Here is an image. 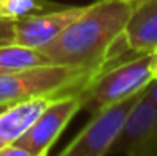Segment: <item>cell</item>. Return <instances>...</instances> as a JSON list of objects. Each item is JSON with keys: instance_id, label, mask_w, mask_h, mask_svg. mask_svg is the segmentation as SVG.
Wrapping results in <instances>:
<instances>
[{"instance_id": "6da1fadb", "label": "cell", "mask_w": 157, "mask_h": 156, "mask_svg": "<svg viewBox=\"0 0 157 156\" xmlns=\"http://www.w3.org/2000/svg\"><path fill=\"white\" fill-rule=\"evenodd\" d=\"M137 0H97L42 52L50 64L70 66L95 77L121 61V39Z\"/></svg>"}, {"instance_id": "7a4b0ae2", "label": "cell", "mask_w": 157, "mask_h": 156, "mask_svg": "<svg viewBox=\"0 0 157 156\" xmlns=\"http://www.w3.org/2000/svg\"><path fill=\"white\" fill-rule=\"evenodd\" d=\"M154 82L151 52L129 55L105 67L78 89L82 109L95 114L104 107L140 94Z\"/></svg>"}, {"instance_id": "3957f363", "label": "cell", "mask_w": 157, "mask_h": 156, "mask_svg": "<svg viewBox=\"0 0 157 156\" xmlns=\"http://www.w3.org/2000/svg\"><path fill=\"white\" fill-rule=\"evenodd\" d=\"M90 81L87 72L70 66L44 64L0 74V107L44 96H60L84 87Z\"/></svg>"}, {"instance_id": "277c9868", "label": "cell", "mask_w": 157, "mask_h": 156, "mask_svg": "<svg viewBox=\"0 0 157 156\" xmlns=\"http://www.w3.org/2000/svg\"><path fill=\"white\" fill-rule=\"evenodd\" d=\"M139 94L125 101L104 107L92 114L90 121L78 131V134L67 144L57 156H107L114 146L117 134L125 121L127 113Z\"/></svg>"}, {"instance_id": "5b68a950", "label": "cell", "mask_w": 157, "mask_h": 156, "mask_svg": "<svg viewBox=\"0 0 157 156\" xmlns=\"http://www.w3.org/2000/svg\"><path fill=\"white\" fill-rule=\"evenodd\" d=\"M157 150V104L149 91L139 94L127 113L110 153L124 156H152Z\"/></svg>"}, {"instance_id": "8992f818", "label": "cell", "mask_w": 157, "mask_h": 156, "mask_svg": "<svg viewBox=\"0 0 157 156\" xmlns=\"http://www.w3.org/2000/svg\"><path fill=\"white\" fill-rule=\"evenodd\" d=\"M80 109L82 101L77 91L55 96L30 129L15 143L25 146L37 156H47L48 150Z\"/></svg>"}, {"instance_id": "52a82bcc", "label": "cell", "mask_w": 157, "mask_h": 156, "mask_svg": "<svg viewBox=\"0 0 157 156\" xmlns=\"http://www.w3.org/2000/svg\"><path fill=\"white\" fill-rule=\"evenodd\" d=\"M85 10L84 7H59L40 12L13 24V42L17 46L42 50L57 40L60 34Z\"/></svg>"}, {"instance_id": "ba28073f", "label": "cell", "mask_w": 157, "mask_h": 156, "mask_svg": "<svg viewBox=\"0 0 157 156\" xmlns=\"http://www.w3.org/2000/svg\"><path fill=\"white\" fill-rule=\"evenodd\" d=\"M157 47V0H137L121 39V57L145 54Z\"/></svg>"}, {"instance_id": "9c48e42d", "label": "cell", "mask_w": 157, "mask_h": 156, "mask_svg": "<svg viewBox=\"0 0 157 156\" xmlns=\"http://www.w3.org/2000/svg\"><path fill=\"white\" fill-rule=\"evenodd\" d=\"M54 98H32L0 107V148L20 139Z\"/></svg>"}, {"instance_id": "30bf717a", "label": "cell", "mask_w": 157, "mask_h": 156, "mask_svg": "<svg viewBox=\"0 0 157 156\" xmlns=\"http://www.w3.org/2000/svg\"><path fill=\"white\" fill-rule=\"evenodd\" d=\"M59 3L48 0H0V18L9 22H18L40 12L59 9Z\"/></svg>"}, {"instance_id": "8fae6325", "label": "cell", "mask_w": 157, "mask_h": 156, "mask_svg": "<svg viewBox=\"0 0 157 156\" xmlns=\"http://www.w3.org/2000/svg\"><path fill=\"white\" fill-rule=\"evenodd\" d=\"M0 156H37V154H33L30 150H27L25 146H22L18 143H10L0 148Z\"/></svg>"}, {"instance_id": "7c38bea8", "label": "cell", "mask_w": 157, "mask_h": 156, "mask_svg": "<svg viewBox=\"0 0 157 156\" xmlns=\"http://www.w3.org/2000/svg\"><path fill=\"white\" fill-rule=\"evenodd\" d=\"M13 42V22L0 18V46Z\"/></svg>"}, {"instance_id": "4fadbf2b", "label": "cell", "mask_w": 157, "mask_h": 156, "mask_svg": "<svg viewBox=\"0 0 157 156\" xmlns=\"http://www.w3.org/2000/svg\"><path fill=\"white\" fill-rule=\"evenodd\" d=\"M151 69H152L154 81H157V47L151 50Z\"/></svg>"}, {"instance_id": "5bb4252c", "label": "cell", "mask_w": 157, "mask_h": 156, "mask_svg": "<svg viewBox=\"0 0 157 156\" xmlns=\"http://www.w3.org/2000/svg\"><path fill=\"white\" fill-rule=\"evenodd\" d=\"M147 91H149V96L152 98V101L157 104V81H154V82L147 87ZM152 156H157V150H155V153L152 154Z\"/></svg>"}]
</instances>
